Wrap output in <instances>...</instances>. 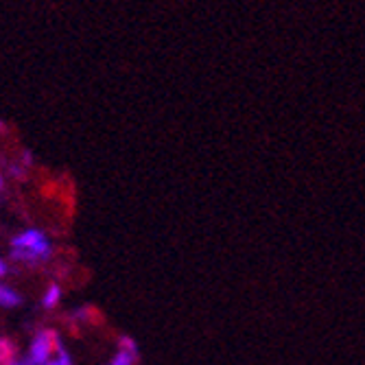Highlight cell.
I'll return each mask as SVG.
<instances>
[{
    "instance_id": "cell-1",
    "label": "cell",
    "mask_w": 365,
    "mask_h": 365,
    "mask_svg": "<svg viewBox=\"0 0 365 365\" xmlns=\"http://www.w3.org/2000/svg\"><path fill=\"white\" fill-rule=\"evenodd\" d=\"M51 243L44 232L40 230H24L11 239V258L22 262H38L48 260Z\"/></svg>"
},
{
    "instance_id": "cell-2",
    "label": "cell",
    "mask_w": 365,
    "mask_h": 365,
    "mask_svg": "<svg viewBox=\"0 0 365 365\" xmlns=\"http://www.w3.org/2000/svg\"><path fill=\"white\" fill-rule=\"evenodd\" d=\"M57 341L59 337L55 333H51V330H40V333L33 337L26 356L36 365H46L51 361V352L57 350Z\"/></svg>"
},
{
    "instance_id": "cell-3",
    "label": "cell",
    "mask_w": 365,
    "mask_h": 365,
    "mask_svg": "<svg viewBox=\"0 0 365 365\" xmlns=\"http://www.w3.org/2000/svg\"><path fill=\"white\" fill-rule=\"evenodd\" d=\"M0 304H3V309L20 307L22 304V295L18 291H14L11 287L3 284V287H0Z\"/></svg>"
},
{
    "instance_id": "cell-4",
    "label": "cell",
    "mask_w": 365,
    "mask_h": 365,
    "mask_svg": "<svg viewBox=\"0 0 365 365\" xmlns=\"http://www.w3.org/2000/svg\"><path fill=\"white\" fill-rule=\"evenodd\" d=\"M59 297H61V289L57 284H48V289L44 293V300H42V307L44 309H55L57 302H59Z\"/></svg>"
},
{
    "instance_id": "cell-5",
    "label": "cell",
    "mask_w": 365,
    "mask_h": 365,
    "mask_svg": "<svg viewBox=\"0 0 365 365\" xmlns=\"http://www.w3.org/2000/svg\"><path fill=\"white\" fill-rule=\"evenodd\" d=\"M136 352H129V350H118V354L112 359L110 365H136Z\"/></svg>"
},
{
    "instance_id": "cell-6",
    "label": "cell",
    "mask_w": 365,
    "mask_h": 365,
    "mask_svg": "<svg viewBox=\"0 0 365 365\" xmlns=\"http://www.w3.org/2000/svg\"><path fill=\"white\" fill-rule=\"evenodd\" d=\"M46 365H73V356H71L68 352H66V350H59L57 359L48 361Z\"/></svg>"
},
{
    "instance_id": "cell-7",
    "label": "cell",
    "mask_w": 365,
    "mask_h": 365,
    "mask_svg": "<svg viewBox=\"0 0 365 365\" xmlns=\"http://www.w3.org/2000/svg\"><path fill=\"white\" fill-rule=\"evenodd\" d=\"M118 346H120V350H129V352H136V354H138V346H136V341H134V339L120 337V339H118Z\"/></svg>"
},
{
    "instance_id": "cell-8",
    "label": "cell",
    "mask_w": 365,
    "mask_h": 365,
    "mask_svg": "<svg viewBox=\"0 0 365 365\" xmlns=\"http://www.w3.org/2000/svg\"><path fill=\"white\" fill-rule=\"evenodd\" d=\"M5 365H36V363H33L29 356H24V359H20V361H9V363H5Z\"/></svg>"
},
{
    "instance_id": "cell-9",
    "label": "cell",
    "mask_w": 365,
    "mask_h": 365,
    "mask_svg": "<svg viewBox=\"0 0 365 365\" xmlns=\"http://www.w3.org/2000/svg\"><path fill=\"white\" fill-rule=\"evenodd\" d=\"M0 274H3V276H7V274H9V264H7V260L0 262Z\"/></svg>"
}]
</instances>
